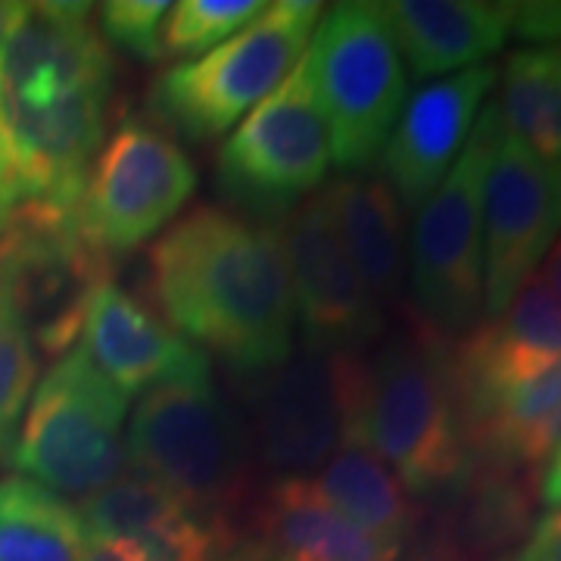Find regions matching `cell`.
Masks as SVG:
<instances>
[{
  "instance_id": "d4e9b609",
  "label": "cell",
  "mask_w": 561,
  "mask_h": 561,
  "mask_svg": "<svg viewBox=\"0 0 561 561\" xmlns=\"http://www.w3.org/2000/svg\"><path fill=\"white\" fill-rule=\"evenodd\" d=\"M502 128L537 160L561 169V47L515 50L502 69Z\"/></svg>"
},
{
  "instance_id": "d6986e66",
  "label": "cell",
  "mask_w": 561,
  "mask_h": 561,
  "mask_svg": "<svg viewBox=\"0 0 561 561\" xmlns=\"http://www.w3.org/2000/svg\"><path fill=\"white\" fill-rule=\"evenodd\" d=\"M400 549L337 515L309 478H287L265 493L250 540L228 561H397Z\"/></svg>"
},
{
  "instance_id": "7c38bea8",
  "label": "cell",
  "mask_w": 561,
  "mask_h": 561,
  "mask_svg": "<svg viewBox=\"0 0 561 561\" xmlns=\"http://www.w3.org/2000/svg\"><path fill=\"white\" fill-rule=\"evenodd\" d=\"M197 191L179 144L144 119H125L88 172L79 221L110 260L157 238Z\"/></svg>"
},
{
  "instance_id": "6da1fadb",
  "label": "cell",
  "mask_w": 561,
  "mask_h": 561,
  "mask_svg": "<svg viewBox=\"0 0 561 561\" xmlns=\"http://www.w3.org/2000/svg\"><path fill=\"white\" fill-rule=\"evenodd\" d=\"M113 60L88 3H25L0 57V228L76 209L101 153Z\"/></svg>"
},
{
  "instance_id": "d6a6232c",
  "label": "cell",
  "mask_w": 561,
  "mask_h": 561,
  "mask_svg": "<svg viewBox=\"0 0 561 561\" xmlns=\"http://www.w3.org/2000/svg\"><path fill=\"white\" fill-rule=\"evenodd\" d=\"M542 502L552 508V512H561V449L549 459V468L542 474Z\"/></svg>"
},
{
  "instance_id": "ba28073f",
  "label": "cell",
  "mask_w": 561,
  "mask_h": 561,
  "mask_svg": "<svg viewBox=\"0 0 561 561\" xmlns=\"http://www.w3.org/2000/svg\"><path fill=\"white\" fill-rule=\"evenodd\" d=\"M500 131V110L490 103L409 238L412 302L434 337L468 331L483 309V179Z\"/></svg>"
},
{
  "instance_id": "83f0119b",
  "label": "cell",
  "mask_w": 561,
  "mask_h": 561,
  "mask_svg": "<svg viewBox=\"0 0 561 561\" xmlns=\"http://www.w3.org/2000/svg\"><path fill=\"white\" fill-rule=\"evenodd\" d=\"M35 346L10 302L0 297V461L13 456L22 412L35 383Z\"/></svg>"
},
{
  "instance_id": "cb8c5ba5",
  "label": "cell",
  "mask_w": 561,
  "mask_h": 561,
  "mask_svg": "<svg viewBox=\"0 0 561 561\" xmlns=\"http://www.w3.org/2000/svg\"><path fill=\"white\" fill-rule=\"evenodd\" d=\"M309 483L337 515L378 540L402 546L415 527L409 490L362 443H346Z\"/></svg>"
},
{
  "instance_id": "4fadbf2b",
  "label": "cell",
  "mask_w": 561,
  "mask_h": 561,
  "mask_svg": "<svg viewBox=\"0 0 561 561\" xmlns=\"http://www.w3.org/2000/svg\"><path fill=\"white\" fill-rule=\"evenodd\" d=\"M561 234V169L505 128L483 179V309L496 319Z\"/></svg>"
},
{
  "instance_id": "277c9868",
  "label": "cell",
  "mask_w": 561,
  "mask_h": 561,
  "mask_svg": "<svg viewBox=\"0 0 561 561\" xmlns=\"http://www.w3.org/2000/svg\"><path fill=\"white\" fill-rule=\"evenodd\" d=\"M125 453L138 474L231 530V515L250 490V443L209 371L147 390Z\"/></svg>"
},
{
  "instance_id": "ac0fdd59",
  "label": "cell",
  "mask_w": 561,
  "mask_h": 561,
  "mask_svg": "<svg viewBox=\"0 0 561 561\" xmlns=\"http://www.w3.org/2000/svg\"><path fill=\"white\" fill-rule=\"evenodd\" d=\"M79 518L88 537L135 540L157 561H225L231 552V530L138 471L81 500Z\"/></svg>"
},
{
  "instance_id": "30bf717a",
  "label": "cell",
  "mask_w": 561,
  "mask_h": 561,
  "mask_svg": "<svg viewBox=\"0 0 561 561\" xmlns=\"http://www.w3.org/2000/svg\"><path fill=\"white\" fill-rule=\"evenodd\" d=\"M331 169V135L309 69H297L219 150L216 181L221 197L247 219H272L297 209ZM241 213V216H243Z\"/></svg>"
},
{
  "instance_id": "8992f818",
  "label": "cell",
  "mask_w": 561,
  "mask_h": 561,
  "mask_svg": "<svg viewBox=\"0 0 561 561\" xmlns=\"http://www.w3.org/2000/svg\"><path fill=\"white\" fill-rule=\"evenodd\" d=\"M125 412L128 397L72 346L35 387L10 459L25 481L88 500L125 474Z\"/></svg>"
},
{
  "instance_id": "7402d4cb",
  "label": "cell",
  "mask_w": 561,
  "mask_h": 561,
  "mask_svg": "<svg viewBox=\"0 0 561 561\" xmlns=\"http://www.w3.org/2000/svg\"><path fill=\"white\" fill-rule=\"evenodd\" d=\"M465 434L483 461L527 471L552 459L561 449V359L471 409Z\"/></svg>"
},
{
  "instance_id": "d590c367",
  "label": "cell",
  "mask_w": 561,
  "mask_h": 561,
  "mask_svg": "<svg viewBox=\"0 0 561 561\" xmlns=\"http://www.w3.org/2000/svg\"><path fill=\"white\" fill-rule=\"evenodd\" d=\"M415 561H461V559H456V556H453L449 549H443L440 542H437V546L424 549V552H421V556Z\"/></svg>"
},
{
  "instance_id": "9a60e30c",
  "label": "cell",
  "mask_w": 561,
  "mask_h": 561,
  "mask_svg": "<svg viewBox=\"0 0 561 561\" xmlns=\"http://www.w3.org/2000/svg\"><path fill=\"white\" fill-rule=\"evenodd\" d=\"M496 84L493 66H471L449 79L419 88L383 144L381 179L390 184L405 213H419L440 187L453 162L474 131L483 98Z\"/></svg>"
},
{
  "instance_id": "3957f363",
  "label": "cell",
  "mask_w": 561,
  "mask_h": 561,
  "mask_svg": "<svg viewBox=\"0 0 561 561\" xmlns=\"http://www.w3.org/2000/svg\"><path fill=\"white\" fill-rule=\"evenodd\" d=\"M356 443L393 468L419 496L453 493L471 471L474 453L461 421L453 362L437 337H393L365 362Z\"/></svg>"
},
{
  "instance_id": "e575fe53",
  "label": "cell",
  "mask_w": 561,
  "mask_h": 561,
  "mask_svg": "<svg viewBox=\"0 0 561 561\" xmlns=\"http://www.w3.org/2000/svg\"><path fill=\"white\" fill-rule=\"evenodd\" d=\"M22 7H25V3L0 0V57H3V47H7V41H10V35H13L16 22H20Z\"/></svg>"
},
{
  "instance_id": "4316f807",
  "label": "cell",
  "mask_w": 561,
  "mask_h": 561,
  "mask_svg": "<svg viewBox=\"0 0 561 561\" xmlns=\"http://www.w3.org/2000/svg\"><path fill=\"white\" fill-rule=\"evenodd\" d=\"M260 0H181L162 22V57H197L260 20Z\"/></svg>"
},
{
  "instance_id": "4dcf8cb0",
  "label": "cell",
  "mask_w": 561,
  "mask_h": 561,
  "mask_svg": "<svg viewBox=\"0 0 561 561\" xmlns=\"http://www.w3.org/2000/svg\"><path fill=\"white\" fill-rule=\"evenodd\" d=\"M500 561H561V512H546L522 549Z\"/></svg>"
},
{
  "instance_id": "52a82bcc",
  "label": "cell",
  "mask_w": 561,
  "mask_h": 561,
  "mask_svg": "<svg viewBox=\"0 0 561 561\" xmlns=\"http://www.w3.org/2000/svg\"><path fill=\"white\" fill-rule=\"evenodd\" d=\"M306 69L331 153L343 172H362L383 150L405 103V66L378 3H337L309 41Z\"/></svg>"
},
{
  "instance_id": "f546056e",
  "label": "cell",
  "mask_w": 561,
  "mask_h": 561,
  "mask_svg": "<svg viewBox=\"0 0 561 561\" xmlns=\"http://www.w3.org/2000/svg\"><path fill=\"white\" fill-rule=\"evenodd\" d=\"M512 32L524 41H561V3H515Z\"/></svg>"
},
{
  "instance_id": "8fae6325",
  "label": "cell",
  "mask_w": 561,
  "mask_h": 561,
  "mask_svg": "<svg viewBox=\"0 0 561 561\" xmlns=\"http://www.w3.org/2000/svg\"><path fill=\"white\" fill-rule=\"evenodd\" d=\"M113 260L84 234L76 209H41L0 228V297L41 353L57 356L81 337L91 294Z\"/></svg>"
},
{
  "instance_id": "2e32d148",
  "label": "cell",
  "mask_w": 561,
  "mask_h": 561,
  "mask_svg": "<svg viewBox=\"0 0 561 561\" xmlns=\"http://www.w3.org/2000/svg\"><path fill=\"white\" fill-rule=\"evenodd\" d=\"M79 346L125 397L209 371L206 353L181 341L165 321L157 319L138 297L125 294L113 278L91 294Z\"/></svg>"
},
{
  "instance_id": "1f68e13d",
  "label": "cell",
  "mask_w": 561,
  "mask_h": 561,
  "mask_svg": "<svg viewBox=\"0 0 561 561\" xmlns=\"http://www.w3.org/2000/svg\"><path fill=\"white\" fill-rule=\"evenodd\" d=\"M81 561H157L140 542L135 540H106V537H88L84 559Z\"/></svg>"
},
{
  "instance_id": "ffe728a7",
  "label": "cell",
  "mask_w": 561,
  "mask_h": 561,
  "mask_svg": "<svg viewBox=\"0 0 561 561\" xmlns=\"http://www.w3.org/2000/svg\"><path fill=\"white\" fill-rule=\"evenodd\" d=\"M378 7L415 79L493 57L515 22V3L486 0H393Z\"/></svg>"
},
{
  "instance_id": "9c48e42d",
  "label": "cell",
  "mask_w": 561,
  "mask_h": 561,
  "mask_svg": "<svg viewBox=\"0 0 561 561\" xmlns=\"http://www.w3.org/2000/svg\"><path fill=\"white\" fill-rule=\"evenodd\" d=\"M362 381L359 353L302 350L262 371L250 400V453L280 481L319 474L346 443H356Z\"/></svg>"
},
{
  "instance_id": "44dd1931",
  "label": "cell",
  "mask_w": 561,
  "mask_h": 561,
  "mask_svg": "<svg viewBox=\"0 0 561 561\" xmlns=\"http://www.w3.org/2000/svg\"><path fill=\"white\" fill-rule=\"evenodd\" d=\"M341 241L378 306H400L409 268L405 209L381 175H346L324 191Z\"/></svg>"
},
{
  "instance_id": "5bb4252c",
  "label": "cell",
  "mask_w": 561,
  "mask_h": 561,
  "mask_svg": "<svg viewBox=\"0 0 561 561\" xmlns=\"http://www.w3.org/2000/svg\"><path fill=\"white\" fill-rule=\"evenodd\" d=\"M306 350L359 353L383 331V309L356 272L324 194L300 203L280 231Z\"/></svg>"
},
{
  "instance_id": "e0dca14e",
  "label": "cell",
  "mask_w": 561,
  "mask_h": 561,
  "mask_svg": "<svg viewBox=\"0 0 561 561\" xmlns=\"http://www.w3.org/2000/svg\"><path fill=\"white\" fill-rule=\"evenodd\" d=\"M561 359V302L537 275L524 280L508 309L461 343L453 362L461 421L512 383L540 375Z\"/></svg>"
},
{
  "instance_id": "5b68a950",
  "label": "cell",
  "mask_w": 561,
  "mask_h": 561,
  "mask_svg": "<svg viewBox=\"0 0 561 561\" xmlns=\"http://www.w3.org/2000/svg\"><path fill=\"white\" fill-rule=\"evenodd\" d=\"M321 10L316 0L268 3L213 54L165 69L150 88V116L194 144L221 138L297 69Z\"/></svg>"
},
{
  "instance_id": "7a4b0ae2",
  "label": "cell",
  "mask_w": 561,
  "mask_h": 561,
  "mask_svg": "<svg viewBox=\"0 0 561 561\" xmlns=\"http://www.w3.org/2000/svg\"><path fill=\"white\" fill-rule=\"evenodd\" d=\"M150 290L175 331L241 375L294 353V280L272 225L219 206L187 213L150 250Z\"/></svg>"
},
{
  "instance_id": "836d02e7",
  "label": "cell",
  "mask_w": 561,
  "mask_h": 561,
  "mask_svg": "<svg viewBox=\"0 0 561 561\" xmlns=\"http://www.w3.org/2000/svg\"><path fill=\"white\" fill-rule=\"evenodd\" d=\"M537 278L546 284V290L561 302V238L552 243V250L546 253V262H542V272Z\"/></svg>"
},
{
  "instance_id": "603a6c76",
  "label": "cell",
  "mask_w": 561,
  "mask_h": 561,
  "mask_svg": "<svg viewBox=\"0 0 561 561\" xmlns=\"http://www.w3.org/2000/svg\"><path fill=\"white\" fill-rule=\"evenodd\" d=\"M456 505L449 512V530L440 540L456 559H481L518 542L530 530L534 490L522 468L483 461L471 465L468 478L449 493Z\"/></svg>"
},
{
  "instance_id": "f1b7e54d",
  "label": "cell",
  "mask_w": 561,
  "mask_h": 561,
  "mask_svg": "<svg viewBox=\"0 0 561 561\" xmlns=\"http://www.w3.org/2000/svg\"><path fill=\"white\" fill-rule=\"evenodd\" d=\"M169 7L172 3L165 0H110L98 7V32L128 57L144 62L162 60V22Z\"/></svg>"
},
{
  "instance_id": "484cf974",
  "label": "cell",
  "mask_w": 561,
  "mask_h": 561,
  "mask_svg": "<svg viewBox=\"0 0 561 561\" xmlns=\"http://www.w3.org/2000/svg\"><path fill=\"white\" fill-rule=\"evenodd\" d=\"M79 508L25 478L0 481V561H81Z\"/></svg>"
}]
</instances>
